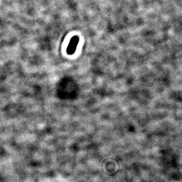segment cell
Wrapping results in <instances>:
<instances>
[{"mask_svg":"<svg viewBox=\"0 0 182 182\" xmlns=\"http://www.w3.org/2000/svg\"><path fill=\"white\" fill-rule=\"evenodd\" d=\"M79 42V38L77 36H75L72 38V39H70V41L69 43V45L67 47V53L68 54L72 55L74 54L76 50Z\"/></svg>","mask_w":182,"mask_h":182,"instance_id":"cell-1","label":"cell"}]
</instances>
